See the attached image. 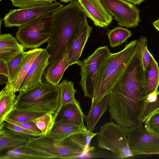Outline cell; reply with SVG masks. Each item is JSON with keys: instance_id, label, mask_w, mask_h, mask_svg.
I'll list each match as a JSON object with an SVG mask.
<instances>
[{"instance_id": "6da1fadb", "label": "cell", "mask_w": 159, "mask_h": 159, "mask_svg": "<svg viewBox=\"0 0 159 159\" xmlns=\"http://www.w3.org/2000/svg\"><path fill=\"white\" fill-rule=\"evenodd\" d=\"M51 16L52 32L48 44L56 50L64 51L87 20L88 16L76 0L53 11Z\"/></svg>"}, {"instance_id": "7a4b0ae2", "label": "cell", "mask_w": 159, "mask_h": 159, "mask_svg": "<svg viewBox=\"0 0 159 159\" xmlns=\"http://www.w3.org/2000/svg\"><path fill=\"white\" fill-rule=\"evenodd\" d=\"M138 40L131 41L121 51L111 53L101 63L93 81V96L90 109L109 95L123 68L134 53Z\"/></svg>"}, {"instance_id": "3957f363", "label": "cell", "mask_w": 159, "mask_h": 159, "mask_svg": "<svg viewBox=\"0 0 159 159\" xmlns=\"http://www.w3.org/2000/svg\"><path fill=\"white\" fill-rule=\"evenodd\" d=\"M61 107V96L57 86L42 83L16 98V107L19 110L45 113L55 116Z\"/></svg>"}, {"instance_id": "277c9868", "label": "cell", "mask_w": 159, "mask_h": 159, "mask_svg": "<svg viewBox=\"0 0 159 159\" xmlns=\"http://www.w3.org/2000/svg\"><path fill=\"white\" fill-rule=\"evenodd\" d=\"M97 135L98 147L110 151L114 158L125 159L134 156L129 148L125 128L119 124L107 122L101 126Z\"/></svg>"}, {"instance_id": "5b68a950", "label": "cell", "mask_w": 159, "mask_h": 159, "mask_svg": "<svg viewBox=\"0 0 159 159\" xmlns=\"http://www.w3.org/2000/svg\"><path fill=\"white\" fill-rule=\"evenodd\" d=\"M27 139L26 147L49 156L52 159H75L87 153L83 149L65 139L55 141L46 135L32 137Z\"/></svg>"}, {"instance_id": "8992f818", "label": "cell", "mask_w": 159, "mask_h": 159, "mask_svg": "<svg viewBox=\"0 0 159 159\" xmlns=\"http://www.w3.org/2000/svg\"><path fill=\"white\" fill-rule=\"evenodd\" d=\"M52 19L50 13L41 16L19 27L16 35L24 49L38 48L48 42L52 32Z\"/></svg>"}, {"instance_id": "52a82bcc", "label": "cell", "mask_w": 159, "mask_h": 159, "mask_svg": "<svg viewBox=\"0 0 159 159\" xmlns=\"http://www.w3.org/2000/svg\"><path fill=\"white\" fill-rule=\"evenodd\" d=\"M143 124L125 129L129 145L134 156L152 155L159 151V135L149 133Z\"/></svg>"}, {"instance_id": "ba28073f", "label": "cell", "mask_w": 159, "mask_h": 159, "mask_svg": "<svg viewBox=\"0 0 159 159\" xmlns=\"http://www.w3.org/2000/svg\"><path fill=\"white\" fill-rule=\"evenodd\" d=\"M111 53L107 46H101L81 61L80 66L81 78L80 84L85 97L91 100L93 98V81L95 74L102 62Z\"/></svg>"}, {"instance_id": "9c48e42d", "label": "cell", "mask_w": 159, "mask_h": 159, "mask_svg": "<svg viewBox=\"0 0 159 159\" xmlns=\"http://www.w3.org/2000/svg\"><path fill=\"white\" fill-rule=\"evenodd\" d=\"M100 0L120 26L130 28L138 25L139 10L131 3L125 0Z\"/></svg>"}, {"instance_id": "30bf717a", "label": "cell", "mask_w": 159, "mask_h": 159, "mask_svg": "<svg viewBox=\"0 0 159 159\" xmlns=\"http://www.w3.org/2000/svg\"><path fill=\"white\" fill-rule=\"evenodd\" d=\"M61 3L55 1L42 7L27 9H11L3 19L6 27H21L42 15L50 13L62 7Z\"/></svg>"}, {"instance_id": "8fae6325", "label": "cell", "mask_w": 159, "mask_h": 159, "mask_svg": "<svg viewBox=\"0 0 159 159\" xmlns=\"http://www.w3.org/2000/svg\"><path fill=\"white\" fill-rule=\"evenodd\" d=\"M50 57L46 49H43L31 64L21 83L19 94L24 93L42 83V75L48 66Z\"/></svg>"}, {"instance_id": "7c38bea8", "label": "cell", "mask_w": 159, "mask_h": 159, "mask_svg": "<svg viewBox=\"0 0 159 159\" xmlns=\"http://www.w3.org/2000/svg\"><path fill=\"white\" fill-rule=\"evenodd\" d=\"M87 15L96 26H108L111 22L113 16L102 5L100 0H78Z\"/></svg>"}, {"instance_id": "4fadbf2b", "label": "cell", "mask_w": 159, "mask_h": 159, "mask_svg": "<svg viewBox=\"0 0 159 159\" xmlns=\"http://www.w3.org/2000/svg\"><path fill=\"white\" fill-rule=\"evenodd\" d=\"M92 28L86 20L68 46L69 66L77 64L80 66L79 60L87 41L91 34Z\"/></svg>"}, {"instance_id": "5bb4252c", "label": "cell", "mask_w": 159, "mask_h": 159, "mask_svg": "<svg viewBox=\"0 0 159 159\" xmlns=\"http://www.w3.org/2000/svg\"><path fill=\"white\" fill-rule=\"evenodd\" d=\"M85 115L83 112L79 102L70 103L62 106L54 116L55 122H63L86 129L84 123Z\"/></svg>"}, {"instance_id": "9a60e30c", "label": "cell", "mask_w": 159, "mask_h": 159, "mask_svg": "<svg viewBox=\"0 0 159 159\" xmlns=\"http://www.w3.org/2000/svg\"><path fill=\"white\" fill-rule=\"evenodd\" d=\"M68 51V46L52 64L45 70V79L49 84L57 86L59 83L65 71L69 66Z\"/></svg>"}, {"instance_id": "2e32d148", "label": "cell", "mask_w": 159, "mask_h": 159, "mask_svg": "<svg viewBox=\"0 0 159 159\" xmlns=\"http://www.w3.org/2000/svg\"><path fill=\"white\" fill-rule=\"evenodd\" d=\"M42 48H36L24 52L21 65L19 73L11 83L7 82L5 86L15 93L19 92L20 87L31 64L41 52Z\"/></svg>"}, {"instance_id": "e0dca14e", "label": "cell", "mask_w": 159, "mask_h": 159, "mask_svg": "<svg viewBox=\"0 0 159 159\" xmlns=\"http://www.w3.org/2000/svg\"><path fill=\"white\" fill-rule=\"evenodd\" d=\"M51 157L26 147L25 144L16 148L9 150L0 159H47Z\"/></svg>"}, {"instance_id": "ac0fdd59", "label": "cell", "mask_w": 159, "mask_h": 159, "mask_svg": "<svg viewBox=\"0 0 159 159\" xmlns=\"http://www.w3.org/2000/svg\"><path fill=\"white\" fill-rule=\"evenodd\" d=\"M0 152L20 147L26 144L27 139L16 135L5 128V122L0 124Z\"/></svg>"}, {"instance_id": "d6986e66", "label": "cell", "mask_w": 159, "mask_h": 159, "mask_svg": "<svg viewBox=\"0 0 159 159\" xmlns=\"http://www.w3.org/2000/svg\"><path fill=\"white\" fill-rule=\"evenodd\" d=\"M108 98L109 95L105 96L90 109L88 115L84 116V120L87 124V130L92 132L102 116L108 110Z\"/></svg>"}, {"instance_id": "ffe728a7", "label": "cell", "mask_w": 159, "mask_h": 159, "mask_svg": "<svg viewBox=\"0 0 159 159\" xmlns=\"http://www.w3.org/2000/svg\"><path fill=\"white\" fill-rule=\"evenodd\" d=\"M17 96L13 91L5 87L0 93V124L5 121L16 107Z\"/></svg>"}, {"instance_id": "44dd1931", "label": "cell", "mask_w": 159, "mask_h": 159, "mask_svg": "<svg viewBox=\"0 0 159 159\" xmlns=\"http://www.w3.org/2000/svg\"><path fill=\"white\" fill-rule=\"evenodd\" d=\"M147 93L148 96L157 92L159 85V67L151 54L148 65L145 70Z\"/></svg>"}, {"instance_id": "7402d4cb", "label": "cell", "mask_w": 159, "mask_h": 159, "mask_svg": "<svg viewBox=\"0 0 159 159\" xmlns=\"http://www.w3.org/2000/svg\"><path fill=\"white\" fill-rule=\"evenodd\" d=\"M84 129L81 127L65 122H54L51 130L46 135L55 141H61Z\"/></svg>"}, {"instance_id": "603a6c76", "label": "cell", "mask_w": 159, "mask_h": 159, "mask_svg": "<svg viewBox=\"0 0 159 159\" xmlns=\"http://www.w3.org/2000/svg\"><path fill=\"white\" fill-rule=\"evenodd\" d=\"M97 134L86 129L70 135L65 140L83 149L87 153L95 149L94 147L90 146V144L93 138Z\"/></svg>"}, {"instance_id": "cb8c5ba5", "label": "cell", "mask_w": 159, "mask_h": 159, "mask_svg": "<svg viewBox=\"0 0 159 159\" xmlns=\"http://www.w3.org/2000/svg\"><path fill=\"white\" fill-rule=\"evenodd\" d=\"M57 86L58 88L60 93V107L66 104L75 103L77 102L75 97V95L77 90L74 89L73 82L65 79L63 80Z\"/></svg>"}, {"instance_id": "d4e9b609", "label": "cell", "mask_w": 159, "mask_h": 159, "mask_svg": "<svg viewBox=\"0 0 159 159\" xmlns=\"http://www.w3.org/2000/svg\"><path fill=\"white\" fill-rule=\"evenodd\" d=\"M107 34L110 45L112 48L125 43L128 39L132 36L131 31L120 26L108 30Z\"/></svg>"}, {"instance_id": "484cf974", "label": "cell", "mask_w": 159, "mask_h": 159, "mask_svg": "<svg viewBox=\"0 0 159 159\" xmlns=\"http://www.w3.org/2000/svg\"><path fill=\"white\" fill-rule=\"evenodd\" d=\"M45 114L42 112L19 110L15 107L7 118L18 122H27L32 121Z\"/></svg>"}, {"instance_id": "4316f807", "label": "cell", "mask_w": 159, "mask_h": 159, "mask_svg": "<svg viewBox=\"0 0 159 159\" xmlns=\"http://www.w3.org/2000/svg\"><path fill=\"white\" fill-rule=\"evenodd\" d=\"M54 115L45 113L32 120L41 131L43 135L48 134L51 130L55 122Z\"/></svg>"}, {"instance_id": "83f0119b", "label": "cell", "mask_w": 159, "mask_h": 159, "mask_svg": "<svg viewBox=\"0 0 159 159\" xmlns=\"http://www.w3.org/2000/svg\"><path fill=\"white\" fill-rule=\"evenodd\" d=\"M23 52L17 55L11 60L7 62L9 72L8 78L9 83H11L18 75L21 65Z\"/></svg>"}, {"instance_id": "f1b7e54d", "label": "cell", "mask_w": 159, "mask_h": 159, "mask_svg": "<svg viewBox=\"0 0 159 159\" xmlns=\"http://www.w3.org/2000/svg\"><path fill=\"white\" fill-rule=\"evenodd\" d=\"M159 109V91L154 92L149 94L148 97V102L143 116L142 122L153 112Z\"/></svg>"}, {"instance_id": "f546056e", "label": "cell", "mask_w": 159, "mask_h": 159, "mask_svg": "<svg viewBox=\"0 0 159 159\" xmlns=\"http://www.w3.org/2000/svg\"><path fill=\"white\" fill-rule=\"evenodd\" d=\"M13 6L21 9L39 7L48 5L54 0H10Z\"/></svg>"}, {"instance_id": "4dcf8cb0", "label": "cell", "mask_w": 159, "mask_h": 159, "mask_svg": "<svg viewBox=\"0 0 159 159\" xmlns=\"http://www.w3.org/2000/svg\"><path fill=\"white\" fill-rule=\"evenodd\" d=\"M145 130L150 134L159 135V109L152 113L144 122Z\"/></svg>"}, {"instance_id": "1f68e13d", "label": "cell", "mask_w": 159, "mask_h": 159, "mask_svg": "<svg viewBox=\"0 0 159 159\" xmlns=\"http://www.w3.org/2000/svg\"><path fill=\"white\" fill-rule=\"evenodd\" d=\"M24 48L22 44L20 43L11 34H2L0 35V48Z\"/></svg>"}, {"instance_id": "d6a6232c", "label": "cell", "mask_w": 159, "mask_h": 159, "mask_svg": "<svg viewBox=\"0 0 159 159\" xmlns=\"http://www.w3.org/2000/svg\"><path fill=\"white\" fill-rule=\"evenodd\" d=\"M5 122L6 128L16 135L27 139L32 137L39 136L38 135L27 130L18 125L9 122Z\"/></svg>"}, {"instance_id": "836d02e7", "label": "cell", "mask_w": 159, "mask_h": 159, "mask_svg": "<svg viewBox=\"0 0 159 159\" xmlns=\"http://www.w3.org/2000/svg\"><path fill=\"white\" fill-rule=\"evenodd\" d=\"M24 48H0V60L7 62L12 60L17 55L24 52Z\"/></svg>"}, {"instance_id": "e575fe53", "label": "cell", "mask_w": 159, "mask_h": 159, "mask_svg": "<svg viewBox=\"0 0 159 159\" xmlns=\"http://www.w3.org/2000/svg\"><path fill=\"white\" fill-rule=\"evenodd\" d=\"M5 121L9 122L18 125L27 130L38 135L39 136L43 135L41 130L38 128L35 123L32 121L27 122H20L6 118Z\"/></svg>"}, {"instance_id": "d590c367", "label": "cell", "mask_w": 159, "mask_h": 159, "mask_svg": "<svg viewBox=\"0 0 159 159\" xmlns=\"http://www.w3.org/2000/svg\"><path fill=\"white\" fill-rule=\"evenodd\" d=\"M151 54L149 51L147 45L145 47L142 57L143 64L145 70L148 65Z\"/></svg>"}, {"instance_id": "8d00e7d4", "label": "cell", "mask_w": 159, "mask_h": 159, "mask_svg": "<svg viewBox=\"0 0 159 159\" xmlns=\"http://www.w3.org/2000/svg\"><path fill=\"white\" fill-rule=\"evenodd\" d=\"M0 74L5 76L7 78L8 77L9 72L7 63L1 60H0Z\"/></svg>"}, {"instance_id": "74e56055", "label": "cell", "mask_w": 159, "mask_h": 159, "mask_svg": "<svg viewBox=\"0 0 159 159\" xmlns=\"http://www.w3.org/2000/svg\"><path fill=\"white\" fill-rule=\"evenodd\" d=\"M134 5H140L145 0H125Z\"/></svg>"}, {"instance_id": "f35d334b", "label": "cell", "mask_w": 159, "mask_h": 159, "mask_svg": "<svg viewBox=\"0 0 159 159\" xmlns=\"http://www.w3.org/2000/svg\"><path fill=\"white\" fill-rule=\"evenodd\" d=\"M0 75V84L2 85L5 83L7 84L8 81V80H7V79H8V78H6L5 77H7L6 76L3 75V76H2L1 75Z\"/></svg>"}, {"instance_id": "ab89813d", "label": "cell", "mask_w": 159, "mask_h": 159, "mask_svg": "<svg viewBox=\"0 0 159 159\" xmlns=\"http://www.w3.org/2000/svg\"><path fill=\"white\" fill-rule=\"evenodd\" d=\"M153 25L155 28L159 31V19L153 23Z\"/></svg>"}, {"instance_id": "60d3db41", "label": "cell", "mask_w": 159, "mask_h": 159, "mask_svg": "<svg viewBox=\"0 0 159 159\" xmlns=\"http://www.w3.org/2000/svg\"><path fill=\"white\" fill-rule=\"evenodd\" d=\"M60 1L61 2H64L67 3L69 2H71L73 0H60Z\"/></svg>"}, {"instance_id": "b9f144b4", "label": "cell", "mask_w": 159, "mask_h": 159, "mask_svg": "<svg viewBox=\"0 0 159 159\" xmlns=\"http://www.w3.org/2000/svg\"><path fill=\"white\" fill-rule=\"evenodd\" d=\"M154 154H159V151L155 152Z\"/></svg>"}, {"instance_id": "7bdbcfd3", "label": "cell", "mask_w": 159, "mask_h": 159, "mask_svg": "<svg viewBox=\"0 0 159 159\" xmlns=\"http://www.w3.org/2000/svg\"><path fill=\"white\" fill-rule=\"evenodd\" d=\"M2 0H0V1H1Z\"/></svg>"}, {"instance_id": "ee69618b", "label": "cell", "mask_w": 159, "mask_h": 159, "mask_svg": "<svg viewBox=\"0 0 159 159\" xmlns=\"http://www.w3.org/2000/svg\"><path fill=\"white\" fill-rule=\"evenodd\" d=\"M55 0V1H56L57 0Z\"/></svg>"}]
</instances>
